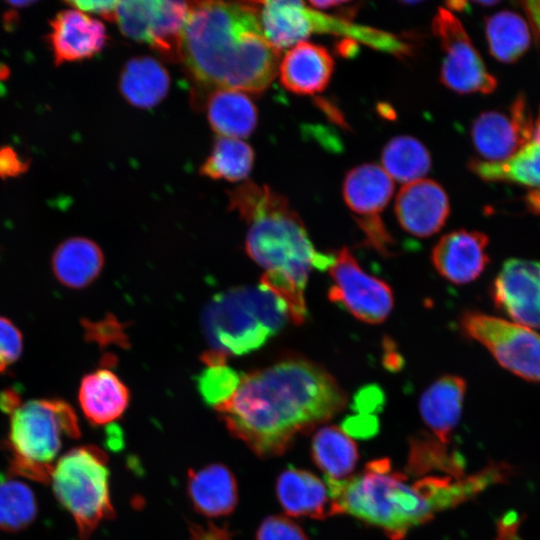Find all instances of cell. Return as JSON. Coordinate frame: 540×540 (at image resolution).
<instances>
[{
    "label": "cell",
    "instance_id": "30bf717a",
    "mask_svg": "<svg viewBox=\"0 0 540 540\" xmlns=\"http://www.w3.org/2000/svg\"><path fill=\"white\" fill-rule=\"evenodd\" d=\"M432 30L444 52L440 80L459 94H488L497 86L465 31L460 20L447 8L440 7L432 21Z\"/></svg>",
    "mask_w": 540,
    "mask_h": 540
},
{
    "label": "cell",
    "instance_id": "44dd1931",
    "mask_svg": "<svg viewBox=\"0 0 540 540\" xmlns=\"http://www.w3.org/2000/svg\"><path fill=\"white\" fill-rule=\"evenodd\" d=\"M78 400L86 419L101 426L123 415L130 402V392L113 371L101 368L82 378Z\"/></svg>",
    "mask_w": 540,
    "mask_h": 540
},
{
    "label": "cell",
    "instance_id": "cb8c5ba5",
    "mask_svg": "<svg viewBox=\"0 0 540 540\" xmlns=\"http://www.w3.org/2000/svg\"><path fill=\"white\" fill-rule=\"evenodd\" d=\"M104 265L101 248L92 240L73 237L63 241L51 259L57 280L68 288L80 289L91 284Z\"/></svg>",
    "mask_w": 540,
    "mask_h": 540
},
{
    "label": "cell",
    "instance_id": "9c48e42d",
    "mask_svg": "<svg viewBox=\"0 0 540 540\" xmlns=\"http://www.w3.org/2000/svg\"><path fill=\"white\" fill-rule=\"evenodd\" d=\"M332 285L328 299L356 319L379 324L394 306L391 287L382 279L368 274L347 247H342L328 268Z\"/></svg>",
    "mask_w": 540,
    "mask_h": 540
},
{
    "label": "cell",
    "instance_id": "836d02e7",
    "mask_svg": "<svg viewBox=\"0 0 540 540\" xmlns=\"http://www.w3.org/2000/svg\"><path fill=\"white\" fill-rule=\"evenodd\" d=\"M437 442L428 441L427 439H417L411 449L409 467L415 471H424L429 469H442L452 471L454 475L459 477L458 472L460 464L455 461L453 456H449L444 447Z\"/></svg>",
    "mask_w": 540,
    "mask_h": 540
},
{
    "label": "cell",
    "instance_id": "74e56055",
    "mask_svg": "<svg viewBox=\"0 0 540 540\" xmlns=\"http://www.w3.org/2000/svg\"><path fill=\"white\" fill-rule=\"evenodd\" d=\"M190 540H232L229 530L212 523L190 524Z\"/></svg>",
    "mask_w": 540,
    "mask_h": 540
},
{
    "label": "cell",
    "instance_id": "8d00e7d4",
    "mask_svg": "<svg viewBox=\"0 0 540 540\" xmlns=\"http://www.w3.org/2000/svg\"><path fill=\"white\" fill-rule=\"evenodd\" d=\"M119 1H70V7L78 9L86 14L99 15L107 20H115L116 9Z\"/></svg>",
    "mask_w": 540,
    "mask_h": 540
},
{
    "label": "cell",
    "instance_id": "4fadbf2b",
    "mask_svg": "<svg viewBox=\"0 0 540 540\" xmlns=\"http://www.w3.org/2000/svg\"><path fill=\"white\" fill-rule=\"evenodd\" d=\"M115 21L125 36L148 43L159 53L173 47L182 26L181 13L170 0L119 1Z\"/></svg>",
    "mask_w": 540,
    "mask_h": 540
},
{
    "label": "cell",
    "instance_id": "ba28073f",
    "mask_svg": "<svg viewBox=\"0 0 540 540\" xmlns=\"http://www.w3.org/2000/svg\"><path fill=\"white\" fill-rule=\"evenodd\" d=\"M460 327L503 368L527 381L540 382V334L536 331L477 311L464 312Z\"/></svg>",
    "mask_w": 540,
    "mask_h": 540
},
{
    "label": "cell",
    "instance_id": "52a82bcc",
    "mask_svg": "<svg viewBox=\"0 0 540 540\" xmlns=\"http://www.w3.org/2000/svg\"><path fill=\"white\" fill-rule=\"evenodd\" d=\"M108 458L94 445L69 450L54 465L50 481L59 503L71 514L79 537L87 540L115 510L109 491Z\"/></svg>",
    "mask_w": 540,
    "mask_h": 540
},
{
    "label": "cell",
    "instance_id": "ffe728a7",
    "mask_svg": "<svg viewBox=\"0 0 540 540\" xmlns=\"http://www.w3.org/2000/svg\"><path fill=\"white\" fill-rule=\"evenodd\" d=\"M187 493L194 509L207 517L232 513L238 503V486L231 470L212 463L188 472Z\"/></svg>",
    "mask_w": 540,
    "mask_h": 540
},
{
    "label": "cell",
    "instance_id": "d590c367",
    "mask_svg": "<svg viewBox=\"0 0 540 540\" xmlns=\"http://www.w3.org/2000/svg\"><path fill=\"white\" fill-rule=\"evenodd\" d=\"M22 334L7 318L0 316V373L5 372L20 357Z\"/></svg>",
    "mask_w": 540,
    "mask_h": 540
},
{
    "label": "cell",
    "instance_id": "3957f363",
    "mask_svg": "<svg viewBox=\"0 0 540 540\" xmlns=\"http://www.w3.org/2000/svg\"><path fill=\"white\" fill-rule=\"evenodd\" d=\"M228 194L229 208L248 225L246 251L264 269L260 284L285 301L294 324L303 323L309 274L328 269L334 255L316 251L288 200L268 186L246 181Z\"/></svg>",
    "mask_w": 540,
    "mask_h": 540
},
{
    "label": "cell",
    "instance_id": "b9f144b4",
    "mask_svg": "<svg viewBox=\"0 0 540 540\" xmlns=\"http://www.w3.org/2000/svg\"><path fill=\"white\" fill-rule=\"evenodd\" d=\"M447 9L450 10H463L465 5H466V2H463V1H450V2H447Z\"/></svg>",
    "mask_w": 540,
    "mask_h": 540
},
{
    "label": "cell",
    "instance_id": "e575fe53",
    "mask_svg": "<svg viewBox=\"0 0 540 540\" xmlns=\"http://www.w3.org/2000/svg\"><path fill=\"white\" fill-rule=\"evenodd\" d=\"M256 540H308L301 527L282 515L263 519L256 532Z\"/></svg>",
    "mask_w": 540,
    "mask_h": 540
},
{
    "label": "cell",
    "instance_id": "484cf974",
    "mask_svg": "<svg viewBox=\"0 0 540 540\" xmlns=\"http://www.w3.org/2000/svg\"><path fill=\"white\" fill-rule=\"evenodd\" d=\"M470 168L486 181H505L540 188V109L532 137L515 155L502 162L472 160Z\"/></svg>",
    "mask_w": 540,
    "mask_h": 540
},
{
    "label": "cell",
    "instance_id": "5b68a950",
    "mask_svg": "<svg viewBox=\"0 0 540 540\" xmlns=\"http://www.w3.org/2000/svg\"><path fill=\"white\" fill-rule=\"evenodd\" d=\"M212 351L224 356L257 350L291 321L285 301L263 286H239L213 296L202 313Z\"/></svg>",
    "mask_w": 540,
    "mask_h": 540
},
{
    "label": "cell",
    "instance_id": "277c9868",
    "mask_svg": "<svg viewBox=\"0 0 540 540\" xmlns=\"http://www.w3.org/2000/svg\"><path fill=\"white\" fill-rule=\"evenodd\" d=\"M326 480L332 515L349 514L382 529L391 540H402L436 513L467 500L487 478L483 474L456 480L430 476L410 484L383 458L368 463L359 474Z\"/></svg>",
    "mask_w": 540,
    "mask_h": 540
},
{
    "label": "cell",
    "instance_id": "ac0fdd59",
    "mask_svg": "<svg viewBox=\"0 0 540 540\" xmlns=\"http://www.w3.org/2000/svg\"><path fill=\"white\" fill-rule=\"evenodd\" d=\"M394 192V182L385 170L368 163L351 169L344 180L343 198L359 227L382 221L380 213Z\"/></svg>",
    "mask_w": 540,
    "mask_h": 540
},
{
    "label": "cell",
    "instance_id": "4dcf8cb0",
    "mask_svg": "<svg viewBox=\"0 0 540 540\" xmlns=\"http://www.w3.org/2000/svg\"><path fill=\"white\" fill-rule=\"evenodd\" d=\"M253 162L254 152L250 145L241 139L219 136L200 167V173L212 179L237 182L249 175Z\"/></svg>",
    "mask_w": 540,
    "mask_h": 540
},
{
    "label": "cell",
    "instance_id": "e0dca14e",
    "mask_svg": "<svg viewBox=\"0 0 540 540\" xmlns=\"http://www.w3.org/2000/svg\"><path fill=\"white\" fill-rule=\"evenodd\" d=\"M50 27L49 43L57 64L90 58L107 40L100 20L73 7L57 13Z\"/></svg>",
    "mask_w": 540,
    "mask_h": 540
},
{
    "label": "cell",
    "instance_id": "6da1fadb",
    "mask_svg": "<svg viewBox=\"0 0 540 540\" xmlns=\"http://www.w3.org/2000/svg\"><path fill=\"white\" fill-rule=\"evenodd\" d=\"M347 399L323 366L292 357L242 374L232 397L215 410L233 437L271 458L286 452L297 435L331 420Z\"/></svg>",
    "mask_w": 540,
    "mask_h": 540
},
{
    "label": "cell",
    "instance_id": "ab89813d",
    "mask_svg": "<svg viewBox=\"0 0 540 540\" xmlns=\"http://www.w3.org/2000/svg\"><path fill=\"white\" fill-rule=\"evenodd\" d=\"M522 4L529 14L533 29L540 35V1H526Z\"/></svg>",
    "mask_w": 540,
    "mask_h": 540
},
{
    "label": "cell",
    "instance_id": "f35d334b",
    "mask_svg": "<svg viewBox=\"0 0 540 540\" xmlns=\"http://www.w3.org/2000/svg\"><path fill=\"white\" fill-rule=\"evenodd\" d=\"M26 168L22 159L10 147L0 149V177H13Z\"/></svg>",
    "mask_w": 540,
    "mask_h": 540
},
{
    "label": "cell",
    "instance_id": "9a60e30c",
    "mask_svg": "<svg viewBox=\"0 0 540 540\" xmlns=\"http://www.w3.org/2000/svg\"><path fill=\"white\" fill-rule=\"evenodd\" d=\"M450 214L446 191L434 180L420 179L404 186L397 194L395 215L404 231L425 238L438 233Z\"/></svg>",
    "mask_w": 540,
    "mask_h": 540
},
{
    "label": "cell",
    "instance_id": "8992f818",
    "mask_svg": "<svg viewBox=\"0 0 540 540\" xmlns=\"http://www.w3.org/2000/svg\"><path fill=\"white\" fill-rule=\"evenodd\" d=\"M8 443L13 475L49 482L64 438H79L72 407L59 399L19 402L10 412Z\"/></svg>",
    "mask_w": 540,
    "mask_h": 540
},
{
    "label": "cell",
    "instance_id": "5bb4252c",
    "mask_svg": "<svg viewBox=\"0 0 540 540\" xmlns=\"http://www.w3.org/2000/svg\"><path fill=\"white\" fill-rule=\"evenodd\" d=\"M262 32L276 50L293 47L313 33H328L330 16L297 0L254 2Z\"/></svg>",
    "mask_w": 540,
    "mask_h": 540
},
{
    "label": "cell",
    "instance_id": "603a6c76",
    "mask_svg": "<svg viewBox=\"0 0 540 540\" xmlns=\"http://www.w3.org/2000/svg\"><path fill=\"white\" fill-rule=\"evenodd\" d=\"M466 381L457 375H444L434 381L421 395L419 411L425 424L447 443L462 413Z\"/></svg>",
    "mask_w": 540,
    "mask_h": 540
},
{
    "label": "cell",
    "instance_id": "4316f807",
    "mask_svg": "<svg viewBox=\"0 0 540 540\" xmlns=\"http://www.w3.org/2000/svg\"><path fill=\"white\" fill-rule=\"evenodd\" d=\"M170 78L166 69L154 58L129 60L120 76L123 97L138 108H151L167 94Z\"/></svg>",
    "mask_w": 540,
    "mask_h": 540
},
{
    "label": "cell",
    "instance_id": "7c38bea8",
    "mask_svg": "<svg viewBox=\"0 0 540 540\" xmlns=\"http://www.w3.org/2000/svg\"><path fill=\"white\" fill-rule=\"evenodd\" d=\"M495 307L515 323L540 328V262L508 259L491 288Z\"/></svg>",
    "mask_w": 540,
    "mask_h": 540
},
{
    "label": "cell",
    "instance_id": "7a4b0ae2",
    "mask_svg": "<svg viewBox=\"0 0 540 540\" xmlns=\"http://www.w3.org/2000/svg\"><path fill=\"white\" fill-rule=\"evenodd\" d=\"M180 60L202 86L261 93L277 75L280 51L266 40L254 2L195 1Z\"/></svg>",
    "mask_w": 540,
    "mask_h": 540
},
{
    "label": "cell",
    "instance_id": "f1b7e54d",
    "mask_svg": "<svg viewBox=\"0 0 540 540\" xmlns=\"http://www.w3.org/2000/svg\"><path fill=\"white\" fill-rule=\"evenodd\" d=\"M485 33L491 55L504 63L518 60L529 48L528 23L512 11H500L488 17Z\"/></svg>",
    "mask_w": 540,
    "mask_h": 540
},
{
    "label": "cell",
    "instance_id": "1f68e13d",
    "mask_svg": "<svg viewBox=\"0 0 540 540\" xmlns=\"http://www.w3.org/2000/svg\"><path fill=\"white\" fill-rule=\"evenodd\" d=\"M37 510L30 487L0 473V529L7 532L23 530L33 522Z\"/></svg>",
    "mask_w": 540,
    "mask_h": 540
},
{
    "label": "cell",
    "instance_id": "8fae6325",
    "mask_svg": "<svg viewBox=\"0 0 540 540\" xmlns=\"http://www.w3.org/2000/svg\"><path fill=\"white\" fill-rule=\"evenodd\" d=\"M534 121L523 95L507 112L487 111L472 125V141L485 162H502L515 155L532 137Z\"/></svg>",
    "mask_w": 540,
    "mask_h": 540
},
{
    "label": "cell",
    "instance_id": "f546056e",
    "mask_svg": "<svg viewBox=\"0 0 540 540\" xmlns=\"http://www.w3.org/2000/svg\"><path fill=\"white\" fill-rule=\"evenodd\" d=\"M382 168L391 179L408 184L420 179L431 167L426 147L411 136H397L385 146L381 155Z\"/></svg>",
    "mask_w": 540,
    "mask_h": 540
},
{
    "label": "cell",
    "instance_id": "60d3db41",
    "mask_svg": "<svg viewBox=\"0 0 540 540\" xmlns=\"http://www.w3.org/2000/svg\"><path fill=\"white\" fill-rule=\"evenodd\" d=\"M527 207L535 214H540V188H535V191H532L528 194Z\"/></svg>",
    "mask_w": 540,
    "mask_h": 540
},
{
    "label": "cell",
    "instance_id": "2e32d148",
    "mask_svg": "<svg viewBox=\"0 0 540 540\" xmlns=\"http://www.w3.org/2000/svg\"><path fill=\"white\" fill-rule=\"evenodd\" d=\"M488 245L489 238L483 232L454 230L435 244L431 260L444 279L464 285L475 281L489 264Z\"/></svg>",
    "mask_w": 540,
    "mask_h": 540
},
{
    "label": "cell",
    "instance_id": "d4e9b609",
    "mask_svg": "<svg viewBox=\"0 0 540 540\" xmlns=\"http://www.w3.org/2000/svg\"><path fill=\"white\" fill-rule=\"evenodd\" d=\"M207 117L219 136L241 139L254 131L257 109L242 91L216 89L207 101Z\"/></svg>",
    "mask_w": 540,
    "mask_h": 540
},
{
    "label": "cell",
    "instance_id": "d6a6232c",
    "mask_svg": "<svg viewBox=\"0 0 540 540\" xmlns=\"http://www.w3.org/2000/svg\"><path fill=\"white\" fill-rule=\"evenodd\" d=\"M205 369L197 377L198 391L204 402L216 409L226 403L236 391L242 373L225 364V356L210 351L203 355Z\"/></svg>",
    "mask_w": 540,
    "mask_h": 540
},
{
    "label": "cell",
    "instance_id": "d6986e66",
    "mask_svg": "<svg viewBox=\"0 0 540 540\" xmlns=\"http://www.w3.org/2000/svg\"><path fill=\"white\" fill-rule=\"evenodd\" d=\"M333 70L334 60L328 50L306 41L291 47L278 68L281 84L298 95L322 92L329 84Z\"/></svg>",
    "mask_w": 540,
    "mask_h": 540
},
{
    "label": "cell",
    "instance_id": "7402d4cb",
    "mask_svg": "<svg viewBox=\"0 0 540 540\" xmlns=\"http://www.w3.org/2000/svg\"><path fill=\"white\" fill-rule=\"evenodd\" d=\"M276 496L290 516L324 519L332 515L325 484L307 470L290 466L282 471L276 481Z\"/></svg>",
    "mask_w": 540,
    "mask_h": 540
},
{
    "label": "cell",
    "instance_id": "83f0119b",
    "mask_svg": "<svg viewBox=\"0 0 540 540\" xmlns=\"http://www.w3.org/2000/svg\"><path fill=\"white\" fill-rule=\"evenodd\" d=\"M312 459L329 479L341 480L349 477L358 461L354 441L338 427L324 426L317 430L312 439Z\"/></svg>",
    "mask_w": 540,
    "mask_h": 540
}]
</instances>
